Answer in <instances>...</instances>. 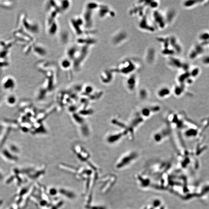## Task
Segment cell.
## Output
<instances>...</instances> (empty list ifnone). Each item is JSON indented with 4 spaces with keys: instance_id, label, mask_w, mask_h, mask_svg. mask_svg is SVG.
Wrapping results in <instances>:
<instances>
[{
    "instance_id": "obj_1",
    "label": "cell",
    "mask_w": 209,
    "mask_h": 209,
    "mask_svg": "<svg viewBox=\"0 0 209 209\" xmlns=\"http://www.w3.org/2000/svg\"><path fill=\"white\" fill-rule=\"evenodd\" d=\"M16 98L13 95L9 96L7 99L8 103L10 105H13L16 102Z\"/></svg>"
},
{
    "instance_id": "obj_2",
    "label": "cell",
    "mask_w": 209,
    "mask_h": 209,
    "mask_svg": "<svg viewBox=\"0 0 209 209\" xmlns=\"http://www.w3.org/2000/svg\"><path fill=\"white\" fill-rule=\"evenodd\" d=\"M169 93V92L168 90H163L160 91L158 94L160 97H165V96L168 95Z\"/></svg>"
}]
</instances>
